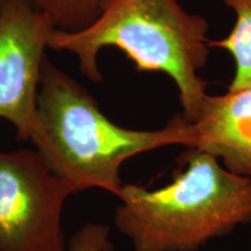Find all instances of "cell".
<instances>
[{
  "mask_svg": "<svg viewBox=\"0 0 251 251\" xmlns=\"http://www.w3.org/2000/svg\"><path fill=\"white\" fill-rule=\"evenodd\" d=\"M196 130L183 113L165 127L137 130L114 124L97 100L65 71L46 59L30 142L75 193L101 188L118 196L127 159L166 146L193 147Z\"/></svg>",
  "mask_w": 251,
  "mask_h": 251,
  "instance_id": "cell-1",
  "label": "cell"
},
{
  "mask_svg": "<svg viewBox=\"0 0 251 251\" xmlns=\"http://www.w3.org/2000/svg\"><path fill=\"white\" fill-rule=\"evenodd\" d=\"M209 25L188 13L178 0H106L99 17L77 31L52 29L48 48L76 56L81 74L101 83L98 56L120 49L140 72H162L179 92L183 114L193 122L205 101L208 83L199 76L211 49Z\"/></svg>",
  "mask_w": 251,
  "mask_h": 251,
  "instance_id": "cell-2",
  "label": "cell"
},
{
  "mask_svg": "<svg viewBox=\"0 0 251 251\" xmlns=\"http://www.w3.org/2000/svg\"><path fill=\"white\" fill-rule=\"evenodd\" d=\"M178 164L180 170L164 187L124 184L117 196L114 225L134 251H198L251 224V179L190 147Z\"/></svg>",
  "mask_w": 251,
  "mask_h": 251,
  "instance_id": "cell-3",
  "label": "cell"
},
{
  "mask_svg": "<svg viewBox=\"0 0 251 251\" xmlns=\"http://www.w3.org/2000/svg\"><path fill=\"white\" fill-rule=\"evenodd\" d=\"M71 194L36 150L0 151V251H65L62 214Z\"/></svg>",
  "mask_w": 251,
  "mask_h": 251,
  "instance_id": "cell-4",
  "label": "cell"
},
{
  "mask_svg": "<svg viewBox=\"0 0 251 251\" xmlns=\"http://www.w3.org/2000/svg\"><path fill=\"white\" fill-rule=\"evenodd\" d=\"M55 25L28 0L0 2V118L30 141L48 39Z\"/></svg>",
  "mask_w": 251,
  "mask_h": 251,
  "instance_id": "cell-5",
  "label": "cell"
},
{
  "mask_svg": "<svg viewBox=\"0 0 251 251\" xmlns=\"http://www.w3.org/2000/svg\"><path fill=\"white\" fill-rule=\"evenodd\" d=\"M193 147L222 159L233 174L251 179V86L207 96L193 122Z\"/></svg>",
  "mask_w": 251,
  "mask_h": 251,
  "instance_id": "cell-6",
  "label": "cell"
},
{
  "mask_svg": "<svg viewBox=\"0 0 251 251\" xmlns=\"http://www.w3.org/2000/svg\"><path fill=\"white\" fill-rule=\"evenodd\" d=\"M233 9L236 24L227 37L211 41V48L227 50L235 63L234 77L228 90H240L251 86V0H220Z\"/></svg>",
  "mask_w": 251,
  "mask_h": 251,
  "instance_id": "cell-7",
  "label": "cell"
},
{
  "mask_svg": "<svg viewBox=\"0 0 251 251\" xmlns=\"http://www.w3.org/2000/svg\"><path fill=\"white\" fill-rule=\"evenodd\" d=\"M51 19L57 29H84L99 17L106 0H28Z\"/></svg>",
  "mask_w": 251,
  "mask_h": 251,
  "instance_id": "cell-8",
  "label": "cell"
},
{
  "mask_svg": "<svg viewBox=\"0 0 251 251\" xmlns=\"http://www.w3.org/2000/svg\"><path fill=\"white\" fill-rule=\"evenodd\" d=\"M112 249L108 226L91 222L72 235L65 251H112Z\"/></svg>",
  "mask_w": 251,
  "mask_h": 251,
  "instance_id": "cell-9",
  "label": "cell"
},
{
  "mask_svg": "<svg viewBox=\"0 0 251 251\" xmlns=\"http://www.w3.org/2000/svg\"><path fill=\"white\" fill-rule=\"evenodd\" d=\"M0 2H1V0H0Z\"/></svg>",
  "mask_w": 251,
  "mask_h": 251,
  "instance_id": "cell-10",
  "label": "cell"
}]
</instances>
